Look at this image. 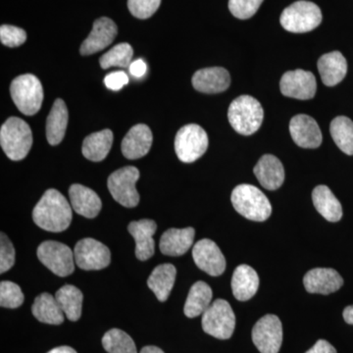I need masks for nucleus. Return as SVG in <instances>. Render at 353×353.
<instances>
[{"label": "nucleus", "instance_id": "obj_37", "mask_svg": "<svg viewBox=\"0 0 353 353\" xmlns=\"http://www.w3.org/2000/svg\"><path fill=\"white\" fill-rule=\"evenodd\" d=\"M263 0H229V9L234 17L245 20L259 10Z\"/></svg>", "mask_w": 353, "mask_h": 353}, {"label": "nucleus", "instance_id": "obj_12", "mask_svg": "<svg viewBox=\"0 0 353 353\" xmlns=\"http://www.w3.org/2000/svg\"><path fill=\"white\" fill-rule=\"evenodd\" d=\"M252 341L261 353H278L283 341L282 323L276 315L268 314L256 322Z\"/></svg>", "mask_w": 353, "mask_h": 353}, {"label": "nucleus", "instance_id": "obj_3", "mask_svg": "<svg viewBox=\"0 0 353 353\" xmlns=\"http://www.w3.org/2000/svg\"><path fill=\"white\" fill-rule=\"evenodd\" d=\"M0 145L9 159H24L32 145L31 128L20 118H9L0 129Z\"/></svg>", "mask_w": 353, "mask_h": 353}, {"label": "nucleus", "instance_id": "obj_10", "mask_svg": "<svg viewBox=\"0 0 353 353\" xmlns=\"http://www.w3.org/2000/svg\"><path fill=\"white\" fill-rule=\"evenodd\" d=\"M37 253L39 261L59 277H67L75 271L74 252L64 243L44 241L39 246Z\"/></svg>", "mask_w": 353, "mask_h": 353}, {"label": "nucleus", "instance_id": "obj_27", "mask_svg": "<svg viewBox=\"0 0 353 353\" xmlns=\"http://www.w3.org/2000/svg\"><path fill=\"white\" fill-rule=\"evenodd\" d=\"M316 210L330 222H339L343 217V208L327 185H318L312 192Z\"/></svg>", "mask_w": 353, "mask_h": 353}, {"label": "nucleus", "instance_id": "obj_16", "mask_svg": "<svg viewBox=\"0 0 353 353\" xmlns=\"http://www.w3.org/2000/svg\"><path fill=\"white\" fill-rule=\"evenodd\" d=\"M117 32V26L109 18L102 17L94 21L92 31L81 46V54L92 55L103 50L113 43Z\"/></svg>", "mask_w": 353, "mask_h": 353}, {"label": "nucleus", "instance_id": "obj_14", "mask_svg": "<svg viewBox=\"0 0 353 353\" xmlns=\"http://www.w3.org/2000/svg\"><path fill=\"white\" fill-rule=\"evenodd\" d=\"M192 257L196 266L208 275H222L226 270V259L214 241L204 239L197 241L192 248Z\"/></svg>", "mask_w": 353, "mask_h": 353}, {"label": "nucleus", "instance_id": "obj_25", "mask_svg": "<svg viewBox=\"0 0 353 353\" xmlns=\"http://www.w3.org/2000/svg\"><path fill=\"white\" fill-rule=\"evenodd\" d=\"M259 287V278L256 271L248 265L236 267L232 278V290L238 301H245L252 299Z\"/></svg>", "mask_w": 353, "mask_h": 353}, {"label": "nucleus", "instance_id": "obj_45", "mask_svg": "<svg viewBox=\"0 0 353 353\" xmlns=\"http://www.w3.org/2000/svg\"><path fill=\"white\" fill-rule=\"evenodd\" d=\"M48 353H77L74 348L70 347H59L53 348Z\"/></svg>", "mask_w": 353, "mask_h": 353}, {"label": "nucleus", "instance_id": "obj_2", "mask_svg": "<svg viewBox=\"0 0 353 353\" xmlns=\"http://www.w3.org/2000/svg\"><path fill=\"white\" fill-rule=\"evenodd\" d=\"M228 118L234 131L243 136H250L261 127L264 110L254 97L241 95L232 102L228 111Z\"/></svg>", "mask_w": 353, "mask_h": 353}, {"label": "nucleus", "instance_id": "obj_24", "mask_svg": "<svg viewBox=\"0 0 353 353\" xmlns=\"http://www.w3.org/2000/svg\"><path fill=\"white\" fill-rule=\"evenodd\" d=\"M318 69L324 85L334 87L340 83L347 75V59L340 51L326 53L318 60Z\"/></svg>", "mask_w": 353, "mask_h": 353}, {"label": "nucleus", "instance_id": "obj_5", "mask_svg": "<svg viewBox=\"0 0 353 353\" xmlns=\"http://www.w3.org/2000/svg\"><path fill=\"white\" fill-rule=\"evenodd\" d=\"M10 94L14 103L24 115H34L43 104V85L32 74H25L14 79L10 85Z\"/></svg>", "mask_w": 353, "mask_h": 353}, {"label": "nucleus", "instance_id": "obj_15", "mask_svg": "<svg viewBox=\"0 0 353 353\" xmlns=\"http://www.w3.org/2000/svg\"><path fill=\"white\" fill-rule=\"evenodd\" d=\"M290 132L297 145L303 148H317L322 143V132L315 119L299 114L290 122Z\"/></svg>", "mask_w": 353, "mask_h": 353}, {"label": "nucleus", "instance_id": "obj_20", "mask_svg": "<svg viewBox=\"0 0 353 353\" xmlns=\"http://www.w3.org/2000/svg\"><path fill=\"white\" fill-rule=\"evenodd\" d=\"M231 85V76L221 67L199 70L192 77V85L204 94H219Z\"/></svg>", "mask_w": 353, "mask_h": 353}, {"label": "nucleus", "instance_id": "obj_44", "mask_svg": "<svg viewBox=\"0 0 353 353\" xmlns=\"http://www.w3.org/2000/svg\"><path fill=\"white\" fill-rule=\"evenodd\" d=\"M343 319L347 324L353 325V305L347 306L343 310Z\"/></svg>", "mask_w": 353, "mask_h": 353}, {"label": "nucleus", "instance_id": "obj_36", "mask_svg": "<svg viewBox=\"0 0 353 353\" xmlns=\"http://www.w3.org/2000/svg\"><path fill=\"white\" fill-rule=\"evenodd\" d=\"M24 294L15 283L3 281L0 284V305L4 308H17L24 303Z\"/></svg>", "mask_w": 353, "mask_h": 353}, {"label": "nucleus", "instance_id": "obj_32", "mask_svg": "<svg viewBox=\"0 0 353 353\" xmlns=\"http://www.w3.org/2000/svg\"><path fill=\"white\" fill-rule=\"evenodd\" d=\"M58 304L70 321H78L82 315L83 294L75 285H66L55 294Z\"/></svg>", "mask_w": 353, "mask_h": 353}, {"label": "nucleus", "instance_id": "obj_28", "mask_svg": "<svg viewBox=\"0 0 353 353\" xmlns=\"http://www.w3.org/2000/svg\"><path fill=\"white\" fill-rule=\"evenodd\" d=\"M176 270L172 264L158 265L148 280V285L154 292L158 301H166L175 284Z\"/></svg>", "mask_w": 353, "mask_h": 353}, {"label": "nucleus", "instance_id": "obj_19", "mask_svg": "<svg viewBox=\"0 0 353 353\" xmlns=\"http://www.w3.org/2000/svg\"><path fill=\"white\" fill-rule=\"evenodd\" d=\"M303 284L310 294H330L343 287L340 274L331 268H316L306 273Z\"/></svg>", "mask_w": 353, "mask_h": 353}, {"label": "nucleus", "instance_id": "obj_13", "mask_svg": "<svg viewBox=\"0 0 353 353\" xmlns=\"http://www.w3.org/2000/svg\"><path fill=\"white\" fill-rule=\"evenodd\" d=\"M280 88L285 97L308 101L314 97L317 83L311 72L299 69L285 73L281 79Z\"/></svg>", "mask_w": 353, "mask_h": 353}, {"label": "nucleus", "instance_id": "obj_7", "mask_svg": "<svg viewBox=\"0 0 353 353\" xmlns=\"http://www.w3.org/2000/svg\"><path fill=\"white\" fill-rule=\"evenodd\" d=\"M202 329L219 340H228L234 334L236 316L228 301L217 299L202 315Z\"/></svg>", "mask_w": 353, "mask_h": 353}, {"label": "nucleus", "instance_id": "obj_42", "mask_svg": "<svg viewBox=\"0 0 353 353\" xmlns=\"http://www.w3.org/2000/svg\"><path fill=\"white\" fill-rule=\"evenodd\" d=\"M305 353H336V350L329 341L319 340L315 343L314 347Z\"/></svg>", "mask_w": 353, "mask_h": 353}, {"label": "nucleus", "instance_id": "obj_46", "mask_svg": "<svg viewBox=\"0 0 353 353\" xmlns=\"http://www.w3.org/2000/svg\"><path fill=\"white\" fill-rule=\"evenodd\" d=\"M139 353H164V352L161 348L150 345V347H143Z\"/></svg>", "mask_w": 353, "mask_h": 353}, {"label": "nucleus", "instance_id": "obj_23", "mask_svg": "<svg viewBox=\"0 0 353 353\" xmlns=\"http://www.w3.org/2000/svg\"><path fill=\"white\" fill-rule=\"evenodd\" d=\"M194 228L169 229L160 239L159 248L168 256H181L192 248L194 240Z\"/></svg>", "mask_w": 353, "mask_h": 353}, {"label": "nucleus", "instance_id": "obj_9", "mask_svg": "<svg viewBox=\"0 0 353 353\" xmlns=\"http://www.w3.org/2000/svg\"><path fill=\"white\" fill-rule=\"evenodd\" d=\"M139 179V171L134 166H127L114 172L108 178V190L111 196L125 208H136L139 202V194L136 183Z\"/></svg>", "mask_w": 353, "mask_h": 353}, {"label": "nucleus", "instance_id": "obj_35", "mask_svg": "<svg viewBox=\"0 0 353 353\" xmlns=\"http://www.w3.org/2000/svg\"><path fill=\"white\" fill-rule=\"evenodd\" d=\"M132 54L134 50L129 43H119L102 55L99 63L102 69H108L114 66L127 68L131 65Z\"/></svg>", "mask_w": 353, "mask_h": 353}, {"label": "nucleus", "instance_id": "obj_4", "mask_svg": "<svg viewBox=\"0 0 353 353\" xmlns=\"http://www.w3.org/2000/svg\"><path fill=\"white\" fill-rule=\"evenodd\" d=\"M236 212L246 219L263 222L272 213V205L263 192L248 183L234 188L231 196Z\"/></svg>", "mask_w": 353, "mask_h": 353}, {"label": "nucleus", "instance_id": "obj_22", "mask_svg": "<svg viewBox=\"0 0 353 353\" xmlns=\"http://www.w3.org/2000/svg\"><path fill=\"white\" fill-rule=\"evenodd\" d=\"M253 172L260 185L266 190H277L285 181L284 166L274 155H263L255 165Z\"/></svg>", "mask_w": 353, "mask_h": 353}, {"label": "nucleus", "instance_id": "obj_11", "mask_svg": "<svg viewBox=\"0 0 353 353\" xmlns=\"http://www.w3.org/2000/svg\"><path fill=\"white\" fill-rule=\"evenodd\" d=\"M74 256L77 266L85 271L101 270L111 261V253L108 246L90 238L78 241Z\"/></svg>", "mask_w": 353, "mask_h": 353}, {"label": "nucleus", "instance_id": "obj_29", "mask_svg": "<svg viewBox=\"0 0 353 353\" xmlns=\"http://www.w3.org/2000/svg\"><path fill=\"white\" fill-rule=\"evenodd\" d=\"M113 143V132L111 130L94 132L85 139L83 143V157L90 161L99 162L108 157Z\"/></svg>", "mask_w": 353, "mask_h": 353}, {"label": "nucleus", "instance_id": "obj_8", "mask_svg": "<svg viewBox=\"0 0 353 353\" xmlns=\"http://www.w3.org/2000/svg\"><path fill=\"white\" fill-rule=\"evenodd\" d=\"M208 145V134L199 125H185L176 132L175 152L183 163L196 161L206 152Z\"/></svg>", "mask_w": 353, "mask_h": 353}, {"label": "nucleus", "instance_id": "obj_34", "mask_svg": "<svg viewBox=\"0 0 353 353\" xmlns=\"http://www.w3.org/2000/svg\"><path fill=\"white\" fill-rule=\"evenodd\" d=\"M102 345L108 353H138L131 336L119 329H112L104 334Z\"/></svg>", "mask_w": 353, "mask_h": 353}, {"label": "nucleus", "instance_id": "obj_30", "mask_svg": "<svg viewBox=\"0 0 353 353\" xmlns=\"http://www.w3.org/2000/svg\"><path fill=\"white\" fill-rule=\"evenodd\" d=\"M32 315L39 322L50 325H60L64 322V312L58 304L57 299L48 294H39L32 306Z\"/></svg>", "mask_w": 353, "mask_h": 353}, {"label": "nucleus", "instance_id": "obj_43", "mask_svg": "<svg viewBox=\"0 0 353 353\" xmlns=\"http://www.w3.org/2000/svg\"><path fill=\"white\" fill-rule=\"evenodd\" d=\"M129 68L132 76L136 77V78H141V77L145 75L148 67H146L145 62L143 59H138L132 62Z\"/></svg>", "mask_w": 353, "mask_h": 353}, {"label": "nucleus", "instance_id": "obj_6", "mask_svg": "<svg viewBox=\"0 0 353 353\" xmlns=\"http://www.w3.org/2000/svg\"><path fill=\"white\" fill-rule=\"evenodd\" d=\"M280 21L288 32L301 34L313 31L321 24L322 13L313 2L301 0L287 7L281 15Z\"/></svg>", "mask_w": 353, "mask_h": 353}, {"label": "nucleus", "instance_id": "obj_26", "mask_svg": "<svg viewBox=\"0 0 353 353\" xmlns=\"http://www.w3.org/2000/svg\"><path fill=\"white\" fill-rule=\"evenodd\" d=\"M68 120L66 104L62 99H57L46 120V139L50 145H57L63 141Z\"/></svg>", "mask_w": 353, "mask_h": 353}, {"label": "nucleus", "instance_id": "obj_40", "mask_svg": "<svg viewBox=\"0 0 353 353\" xmlns=\"http://www.w3.org/2000/svg\"><path fill=\"white\" fill-rule=\"evenodd\" d=\"M15 263V250L6 234L0 236V273L10 270Z\"/></svg>", "mask_w": 353, "mask_h": 353}, {"label": "nucleus", "instance_id": "obj_33", "mask_svg": "<svg viewBox=\"0 0 353 353\" xmlns=\"http://www.w3.org/2000/svg\"><path fill=\"white\" fill-rule=\"evenodd\" d=\"M332 138L341 152L353 155V122L345 116H339L330 126Z\"/></svg>", "mask_w": 353, "mask_h": 353}, {"label": "nucleus", "instance_id": "obj_38", "mask_svg": "<svg viewBox=\"0 0 353 353\" xmlns=\"http://www.w3.org/2000/svg\"><path fill=\"white\" fill-rule=\"evenodd\" d=\"M161 0H128V8L139 19H148L157 12Z\"/></svg>", "mask_w": 353, "mask_h": 353}, {"label": "nucleus", "instance_id": "obj_21", "mask_svg": "<svg viewBox=\"0 0 353 353\" xmlns=\"http://www.w3.org/2000/svg\"><path fill=\"white\" fill-rule=\"evenodd\" d=\"M69 196L72 208L79 215L92 219L101 212V199H99L94 190L88 189L85 185L75 183L70 187Z\"/></svg>", "mask_w": 353, "mask_h": 353}, {"label": "nucleus", "instance_id": "obj_39", "mask_svg": "<svg viewBox=\"0 0 353 353\" xmlns=\"http://www.w3.org/2000/svg\"><path fill=\"white\" fill-rule=\"evenodd\" d=\"M0 41L8 48H17L27 41V34L21 28L11 25H2L0 28Z\"/></svg>", "mask_w": 353, "mask_h": 353}, {"label": "nucleus", "instance_id": "obj_31", "mask_svg": "<svg viewBox=\"0 0 353 353\" xmlns=\"http://www.w3.org/2000/svg\"><path fill=\"white\" fill-rule=\"evenodd\" d=\"M212 290L206 283L196 282L190 288L189 296L183 307V312L189 318H196L197 316L203 315L211 305L212 299Z\"/></svg>", "mask_w": 353, "mask_h": 353}, {"label": "nucleus", "instance_id": "obj_1", "mask_svg": "<svg viewBox=\"0 0 353 353\" xmlns=\"http://www.w3.org/2000/svg\"><path fill=\"white\" fill-rule=\"evenodd\" d=\"M72 206L61 192L50 189L44 192L32 212L34 224L52 233H60L71 225Z\"/></svg>", "mask_w": 353, "mask_h": 353}, {"label": "nucleus", "instance_id": "obj_41", "mask_svg": "<svg viewBox=\"0 0 353 353\" xmlns=\"http://www.w3.org/2000/svg\"><path fill=\"white\" fill-rule=\"evenodd\" d=\"M129 83V77L123 71L113 72L104 78L106 88L111 90H120Z\"/></svg>", "mask_w": 353, "mask_h": 353}, {"label": "nucleus", "instance_id": "obj_17", "mask_svg": "<svg viewBox=\"0 0 353 353\" xmlns=\"http://www.w3.org/2000/svg\"><path fill=\"white\" fill-rule=\"evenodd\" d=\"M153 137L152 130L145 124H138L127 132L121 145L123 155L134 160L145 157L152 148Z\"/></svg>", "mask_w": 353, "mask_h": 353}, {"label": "nucleus", "instance_id": "obj_18", "mask_svg": "<svg viewBox=\"0 0 353 353\" xmlns=\"http://www.w3.org/2000/svg\"><path fill=\"white\" fill-rule=\"evenodd\" d=\"M157 229V223L150 219L134 221L128 227V231L136 241L137 259L141 261L150 259L154 254L155 243L153 234Z\"/></svg>", "mask_w": 353, "mask_h": 353}]
</instances>
